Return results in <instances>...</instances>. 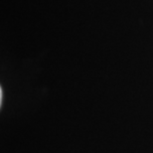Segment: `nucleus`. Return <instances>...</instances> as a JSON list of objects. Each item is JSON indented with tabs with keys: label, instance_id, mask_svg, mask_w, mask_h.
Wrapping results in <instances>:
<instances>
[{
	"label": "nucleus",
	"instance_id": "obj_1",
	"mask_svg": "<svg viewBox=\"0 0 153 153\" xmlns=\"http://www.w3.org/2000/svg\"><path fill=\"white\" fill-rule=\"evenodd\" d=\"M2 100H3V91L2 88H0V105H2Z\"/></svg>",
	"mask_w": 153,
	"mask_h": 153
}]
</instances>
